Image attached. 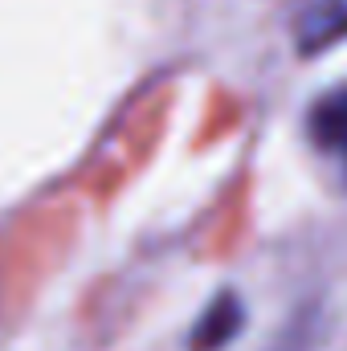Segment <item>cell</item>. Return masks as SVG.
<instances>
[{
    "mask_svg": "<svg viewBox=\"0 0 347 351\" xmlns=\"http://www.w3.org/2000/svg\"><path fill=\"white\" fill-rule=\"evenodd\" d=\"M307 135L323 156H335L347 172V82L323 90L307 110Z\"/></svg>",
    "mask_w": 347,
    "mask_h": 351,
    "instance_id": "1",
    "label": "cell"
},
{
    "mask_svg": "<svg viewBox=\"0 0 347 351\" xmlns=\"http://www.w3.org/2000/svg\"><path fill=\"white\" fill-rule=\"evenodd\" d=\"M246 327V302L233 290H221L196 319L192 335H188V351H225Z\"/></svg>",
    "mask_w": 347,
    "mask_h": 351,
    "instance_id": "2",
    "label": "cell"
},
{
    "mask_svg": "<svg viewBox=\"0 0 347 351\" xmlns=\"http://www.w3.org/2000/svg\"><path fill=\"white\" fill-rule=\"evenodd\" d=\"M347 37V0H311L298 21V45L307 53Z\"/></svg>",
    "mask_w": 347,
    "mask_h": 351,
    "instance_id": "3",
    "label": "cell"
}]
</instances>
